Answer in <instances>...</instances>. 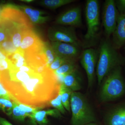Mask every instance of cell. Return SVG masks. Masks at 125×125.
<instances>
[{
    "label": "cell",
    "mask_w": 125,
    "mask_h": 125,
    "mask_svg": "<svg viewBox=\"0 0 125 125\" xmlns=\"http://www.w3.org/2000/svg\"><path fill=\"white\" fill-rule=\"evenodd\" d=\"M49 105L58 110L62 114H65L66 112V110L62 104L61 94L59 93L55 98L49 102Z\"/></svg>",
    "instance_id": "obj_25"
},
{
    "label": "cell",
    "mask_w": 125,
    "mask_h": 125,
    "mask_svg": "<svg viewBox=\"0 0 125 125\" xmlns=\"http://www.w3.org/2000/svg\"><path fill=\"white\" fill-rule=\"evenodd\" d=\"M23 13L28 16L31 23L34 24H41L49 20L50 17L47 14L42 11L35 10L25 6H19Z\"/></svg>",
    "instance_id": "obj_14"
},
{
    "label": "cell",
    "mask_w": 125,
    "mask_h": 125,
    "mask_svg": "<svg viewBox=\"0 0 125 125\" xmlns=\"http://www.w3.org/2000/svg\"><path fill=\"white\" fill-rule=\"evenodd\" d=\"M71 125H85L97 122L94 111L86 97L79 92H72L70 99Z\"/></svg>",
    "instance_id": "obj_3"
},
{
    "label": "cell",
    "mask_w": 125,
    "mask_h": 125,
    "mask_svg": "<svg viewBox=\"0 0 125 125\" xmlns=\"http://www.w3.org/2000/svg\"><path fill=\"white\" fill-rule=\"evenodd\" d=\"M76 60H68L66 58H62L57 56L53 62L49 66V69L52 71L54 72L60 67L62 65L68 62Z\"/></svg>",
    "instance_id": "obj_26"
},
{
    "label": "cell",
    "mask_w": 125,
    "mask_h": 125,
    "mask_svg": "<svg viewBox=\"0 0 125 125\" xmlns=\"http://www.w3.org/2000/svg\"><path fill=\"white\" fill-rule=\"evenodd\" d=\"M98 51L94 48H86L83 51L80 56V62L84 69L90 62L98 57Z\"/></svg>",
    "instance_id": "obj_16"
},
{
    "label": "cell",
    "mask_w": 125,
    "mask_h": 125,
    "mask_svg": "<svg viewBox=\"0 0 125 125\" xmlns=\"http://www.w3.org/2000/svg\"><path fill=\"white\" fill-rule=\"evenodd\" d=\"M0 97L7 99L12 101L11 95L0 82Z\"/></svg>",
    "instance_id": "obj_28"
},
{
    "label": "cell",
    "mask_w": 125,
    "mask_h": 125,
    "mask_svg": "<svg viewBox=\"0 0 125 125\" xmlns=\"http://www.w3.org/2000/svg\"><path fill=\"white\" fill-rule=\"evenodd\" d=\"M42 52L45 56L47 65L49 67V66L55 59L57 55L54 52L51 43L48 42H44Z\"/></svg>",
    "instance_id": "obj_21"
},
{
    "label": "cell",
    "mask_w": 125,
    "mask_h": 125,
    "mask_svg": "<svg viewBox=\"0 0 125 125\" xmlns=\"http://www.w3.org/2000/svg\"><path fill=\"white\" fill-rule=\"evenodd\" d=\"M43 42L36 33L30 29L25 32L19 49L24 53L38 51L42 48Z\"/></svg>",
    "instance_id": "obj_10"
},
{
    "label": "cell",
    "mask_w": 125,
    "mask_h": 125,
    "mask_svg": "<svg viewBox=\"0 0 125 125\" xmlns=\"http://www.w3.org/2000/svg\"><path fill=\"white\" fill-rule=\"evenodd\" d=\"M75 1L74 0H43L40 1L39 4L48 9L55 10Z\"/></svg>",
    "instance_id": "obj_19"
},
{
    "label": "cell",
    "mask_w": 125,
    "mask_h": 125,
    "mask_svg": "<svg viewBox=\"0 0 125 125\" xmlns=\"http://www.w3.org/2000/svg\"><path fill=\"white\" fill-rule=\"evenodd\" d=\"M81 79L77 70L66 75L62 83L72 92H78L81 89Z\"/></svg>",
    "instance_id": "obj_15"
},
{
    "label": "cell",
    "mask_w": 125,
    "mask_h": 125,
    "mask_svg": "<svg viewBox=\"0 0 125 125\" xmlns=\"http://www.w3.org/2000/svg\"><path fill=\"white\" fill-rule=\"evenodd\" d=\"M118 15L115 0H105L103 9L102 23L106 38H109L115 29Z\"/></svg>",
    "instance_id": "obj_6"
},
{
    "label": "cell",
    "mask_w": 125,
    "mask_h": 125,
    "mask_svg": "<svg viewBox=\"0 0 125 125\" xmlns=\"http://www.w3.org/2000/svg\"><path fill=\"white\" fill-rule=\"evenodd\" d=\"M15 102L17 104L19 107L21 108L24 111L29 115V117L31 115L34 114L39 110H41L42 107H36L31 106L29 105H25L15 101Z\"/></svg>",
    "instance_id": "obj_27"
},
{
    "label": "cell",
    "mask_w": 125,
    "mask_h": 125,
    "mask_svg": "<svg viewBox=\"0 0 125 125\" xmlns=\"http://www.w3.org/2000/svg\"><path fill=\"white\" fill-rule=\"evenodd\" d=\"M116 6L118 13L121 14L125 13V0H115Z\"/></svg>",
    "instance_id": "obj_29"
},
{
    "label": "cell",
    "mask_w": 125,
    "mask_h": 125,
    "mask_svg": "<svg viewBox=\"0 0 125 125\" xmlns=\"http://www.w3.org/2000/svg\"></svg>",
    "instance_id": "obj_37"
},
{
    "label": "cell",
    "mask_w": 125,
    "mask_h": 125,
    "mask_svg": "<svg viewBox=\"0 0 125 125\" xmlns=\"http://www.w3.org/2000/svg\"><path fill=\"white\" fill-rule=\"evenodd\" d=\"M125 125V123H123V125Z\"/></svg>",
    "instance_id": "obj_35"
},
{
    "label": "cell",
    "mask_w": 125,
    "mask_h": 125,
    "mask_svg": "<svg viewBox=\"0 0 125 125\" xmlns=\"http://www.w3.org/2000/svg\"><path fill=\"white\" fill-rule=\"evenodd\" d=\"M2 7H0V19H1V11H2Z\"/></svg>",
    "instance_id": "obj_34"
},
{
    "label": "cell",
    "mask_w": 125,
    "mask_h": 125,
    "mask_svg": "<svg viewBox=\"0 0 125 125\" xmlns=\"http://www.w3.org/2000/svg\"><path fill=\"white\" fill-rule=\"evenodd\" d=\"M8 58L7 55L0 49V60H6Z\"/></svg>",
    "instance_id": "obj_31"
},
{
    "label": "cell",
    "mask_w": 125,
    "mask_h": 125,
    "mask_svg": "<svg viewBox=\"0 0 125 125\" xmlns=\"http://www.w3.org/2000/svg\"><path fill=\"white\" fill-rule=\"evenodd\" d=\"M96 74L98 85L113 70L125 64V58L113 47L109 38L102 40L98 51Z\"/></svg>",
    "instance_id": "obj_1"
},
{
    "label": "cell",
    "mask_w": 125,
    "mask_h": 125,
    "mask_svg": "<svg viewBox=\"0 0 125 125\" xmlns=\"http://www.w3.org/2000/svg\"><path fill=\"white\" fill-rule=\"evenodd\" d=\"M100 85L99 98L101 102H112L123 96L125 94V81L122 66L116 67L106 75Z\"/></svg>",
    "instance_id": "obj_2"
},
{
    "label": "cell",
    "mask_w": 125,
    "mask_h": 125,
    "mask_svg": "<svg viewBox=\"0 0 125 125\" xmlns=\"http://www.w3.org/2000/svg\"><path fill=\"white\" fill-rule=\"evenodd\" d=\"M124 14V15H125V14Z\"/></svg>",
    "instance_id": "obj_36"
},
{
    "label": "cell",
    "mask_w": 125,
    "mask_h": 125,
    "mask_svg": "<svg viewBox=\"0 0 125 125\" xmlns=\"http://www.w3.org/2000/svg\"><path fill=\"white\" fill-rule=\"evenodd\" d=\"M57 24L62 26L75 28L82 25L81 9L76 6L71 8L61 14L56 19Z\"/></svg>",
    "instance_id": "obj_9"
},
{
    "label": "cell",
    "mask_w": 125,
    "mask_h": 125,
    "mask_svg": "<svg viewBox=\"0 0 125 125\" xmlns=\"http://www.w3.org/2000/svg\"><path fill=\"white\" fill-rule=\"evenodd\" d=\"M14 104V102L3 98L0 97V110L10 116Z\"/></svg>",
    "instance_id": "obj_23"
},
{
    "label": "cell",
    "mask_w": 125,
    "mask_h": 125,
    "mask_svg": "<svg viewBox=\"0 0 125 125\" xmlns=\"http://www.w3.org/2000/svg\"><path fill=\"white\" fill-rule=\"evenodd\" d=\"M21 1H23V2H27V3L32 2L34 1V0H22Z\"/></svg>",
    "instance_id": "obj_32"
},
{
    "label": "cell",
    "mask_w": 125,
    "mask_h": 125,
    "mask_svg": "<svg viewBox=\"0 0 125 125\" xmlns=\"http://www.w3.org/2000/svg\"><path fill=\"white\" fill-rule=\"evenodd\" d=\"M60 112L57 109H48L46 110H39L29 117L30 122L31 125H49L48 116L55 118H60L62 116Z\"/></svg>",
    "instance_id": "obj_12"
},
{
    "label": "cell",
    "mask_w": 125,
    "mask_h": 125,
    "mask_svg": "<svg viewBox=\"0 0 125 125\" xmlns=\"http://www.w3.org/2000/svg\"><path fill=\"white\" fill-rule=\"evenodd\" d=\"M0 49L3 51L7 56L13 54L18 51L10 38L5 40L0 43Z\"/></svg>",
    "instance_id": "obj_24"
},
{
    "label": "cell",
    "mask_w": 125,
    "mask_h": 125,
    "mask_svg": "<svg viewBox=\"0 0 125 125\" xmlns=\"http://www.w3.org/2000/svg\"><path fill=\"white\" fill-rule=\"evenodd\" d=\"M52 47L58 56L72 60H76L80 56V46L69 43L51 42Z\"/></svg>",
    "instance_id": "obj_7"
},
{
    "label": "cell",
    "mask_w": 125,
    "mask_h": 125,
    "mask_svg": "<svg viewBox=\"0 0 125 125\" xmlns=\"http://www.w3.org/2000/svg\"><path fill=\"white\" fill-rule=\"evenodd\" d=\"M77 70L76 61L68 62L54 71L56 76H65L66 75Z\"/></svg>",
    "instance_id": "obj_20"
},
{
    "label": "cell",
    "mask_w": 125,
    "mask_h": 125,
    "mask_svg": "<svg viewBox=\"0 0 125 125\" xmlns=\"http://www.w3.org/2000/svg\"><path fill=\"white\" fill-rule=\"evenodd\" d=\"M10 117L15 120L23 122L25 118L29 117V115L22 110L14 102L13 108Z\"/></svg>",
    "instance_id": "obj_22"
},
{
    "label": "cell",
    "mask_w": 125,
    "mask_h": 125,
    "mask_svg": "<svg viewBox=\"0 0 125 125\" xmlns=\"http://www.w3.org/2000/svg\"><path fill=\"white\" fill-rule=\"evenodd\" d=\"M87 30L83 38V46L90 48L98 38L100 28V7L98 0H88L85 8Z\"/></svg>",
    "instance_id": "obj_4"
},
{
    "label": "cell",
    "mask_w": 125,
    "mask_h": 125,
    "mask_svg": "<svg viewBox=\"0 0 125 125\" xmlns=\"http://www.w3.org/2000/svg\"><path fill=\"white\" fill-rule=\"evenodd\" d=\"M0 125H13L5 118L0 116Z\"/></svg>",
    "instance_id": "obj_30"
},
{
    "label": "cell",
    "mask_w": 125,
    "mask_h": 125,
    "mask_svg": "<svg viewBox=\"0 0 125 125\" xmlns=\"http://www.w3.org/2000/svg\"><path fill=\"white\" fill-rule=\"evenodd\" d=\"M11 5L2 7L1 18L11 21L14 23L31 29L32 25L29 19L21 10Z\"/></svg>",
    "instance_id": "obj_8"
},
{
    "label": "cell",
    "mask_w": 125,
    "mask_h": 125,
    "mask_svg": "<svg viewBox=\"0 0 125 125\" xmlns=\"http://www.w3.org/2000/svg\"><path fill=\"white\" fill-rule=\"evenodd\" d=\"M85 125H99L97 123V122H93V123H89V124H87Z\"/></svg>",
    "instance_id": "obj_33"
},
{
    "label": "cell",
    "mask_w": 125,
    "mask_h": 125,
    "mask_svg": "<svg viewBox=\"0 0 125 125\" xmlns=\"http://www.w3.org/2000/svg\"><path fill=\"white\" fill-rule=\"evenodd\" d=\"M112 44L117 50L125 45V18L123 14L119 13L115 29L112 34Z\"/></svg>",
    "instance_id": "obj_13"
},
{
    "label": "cell",
    "mask_w": 125,
    "mask_h": 125,
    "mask_svg": "<svg viewBox=\"0 0 125 125\" xmlns=\"http://www.w3.org/2000/svg\"><path fill=\"white\" fill-rule=\"evenodd\" d=\"M72 92L62 83L60 86L59 93L60 94L62 102L66 111L70 112L71 97Z\"/></svg>",
    "instance_id": "obj_18"
},
{
    "label": "cell",
    "mask_w": 125,
    "mask_h": 125,
    "mask_svg": "<svg viewBox=\"0 0 125 125\" xmlns=\"http://www.w3.org/2000/svg\"><path fill=\"white\" fill-rule=\"evenodd\" d=\"M125 122V103L112 108L104 117V125H122Z\"/></svg>",
    "instance_id": "obj_11"
},
{
    "label": "cell",
    "mask_w": 125,
    "mask_h": 125,
    "mask_svg": "<svg viewBox=\"0 0 125 125\" xmlns=\"http://www.w3.org/2000/svg\"><path fill=\"white\" fill-rule=\"evenodd\" d=\"M98 57L91 61L87 65L84 69L87 74L88 88L92 87L94 82L95 72H96V66Z\"/></svg>",
    "instance_id": "obj_17"
},
{
    "label": "cell",
    "mask_w": 125,
    "mask_h": 125,
    "mask_svg": "<svg viewBox=\"0 0 125 125\" xmlns=\"http://www.w3.org/2000/svg\"><path fill=\"white\" fill-rule=\"evenodd\" d=\"M48 37L51 42H61L80 46L75 28L69 26H54L49 28Z\"/></svg>",
    "instance_id": "obj_5"
}]
</instances>
